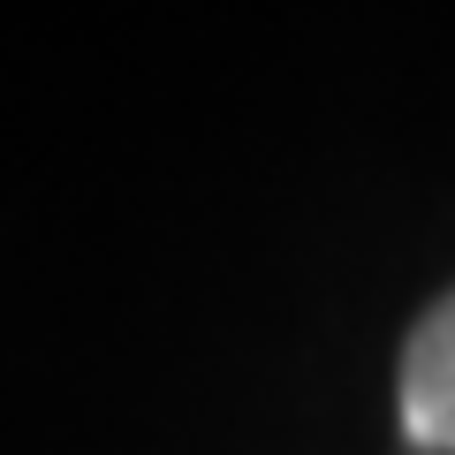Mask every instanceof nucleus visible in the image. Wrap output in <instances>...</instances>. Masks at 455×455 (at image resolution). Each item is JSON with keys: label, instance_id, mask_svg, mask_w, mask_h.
Instances as JSON below:
<instances>
[{"label": "nucleus", "instance_id": "nucleus-1", "mask_svg": "<svg viewBox=\"0 0 455 455\" xmlns=\"http://www.w3.org/2000/svg\"><path fill=\"white\" fill-rule=\"evenodd\" d=\"M403 433L455 455V296H440L403 349Z\"/></svg>", "mask_w": 455, "mask_h": 455}]
</instances>
